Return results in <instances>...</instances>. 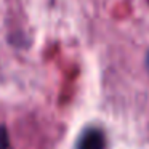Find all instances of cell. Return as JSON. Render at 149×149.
<instances>
[{"label":"cell","instance_id":"6da1fadb","mask_svg":"<svg viewBox=\"0 0 149 149\" xmlns=\"http://www.w3.org/2000/svg\"><path fill=\"white\" fill-rule=\"evenodd\" d=\"M77 149H106V136L101 128L90 127L84 130L77 141Z\"/></svg>","mask_w":149,"mask_h":149},{"label":"cell","instance_id":"7a4b0ae2","mask_svg":"<svg viewBox=\"0 0 149 149\" xmlns=\"http://www.w3.org/2000/svg\"><path fill=\"white\" fill-rule=\"evenodd\" d=\"M0 149H11L8 132H7L5 127H0Z\"/></svg>","mask_w":149,"mask_h":149},{"label":"cell","instance_id":"3957f363","mask_svg":"<svg viewBox=\"0 0 149 149\" xmlns=\"http://www.w3.org/2000/svg\"><path fill=\"white\" fill-rule=\"evenodd\" d=\"M148 64H149V55H148Z\"/></svg>","mask_w":149,"mask_h":149}]
</instances>
